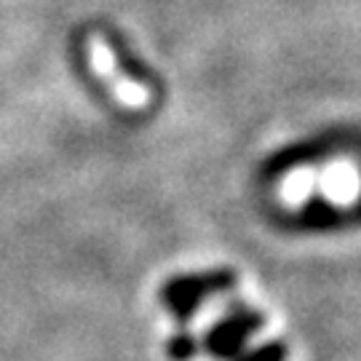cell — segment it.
<instances>
[{
  "mask_svg": "<svg viewBox=\"0 0 361 361\" xmlns=\"http://www.w3.org/2000/svg\"><path fill=\"white\" fill-rule=\"evenodd\" d=\"M89 59H91V65H94V70L104 78V83L116 91V97L123 104L142 107V104L150 102L147 89L140 86V83H134L129 75H123V73L118 70L116 59H113V54H110V49H107V43H104L102 38H97V35H91L89 38Z\"/></svg>",
  "mask_w": 361,
  "mask_h": 361,
  "instance_id": "obj_1",
  "label": "cell"
}]
</instances>
